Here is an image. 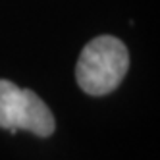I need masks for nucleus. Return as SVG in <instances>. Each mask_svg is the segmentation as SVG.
I'll list each match as a JSON object with an SVG mask.
<instances>
[{
  "label": "nucleus",
  "instance_id": "obj_1",
  "mask_svg": "<svg viewBox=\"0 0 160 160\" xmlns=\"http://www.w3.org/2000/svg\"><path fill=\"white\" fill-rule=\"evenodd\" d=\"M129 68L125 44L110 35L97 37L85 44L77 60L75 77L87 95L100 97L116 89Z\"/></svg>",
  "mask_w": 160,
  "mask_h": 160
},
{
  "label": "nucleus",
  "instance_id": "obj_2",
  "mask_svg": "<svg viewBox=\"0 0 160 160\" xmlns=\"http://www.w3.org/2000/svg\"><path fill=\"white\" fill-rule=\"evenodd\" d=\"M0 128L27 129L39 137L52 135L56 122L50 108L29 89H19L8 79H0Z\"/></svg>",
  "mask_w": 160,
  "mask_h": 160
}]
</instances>
